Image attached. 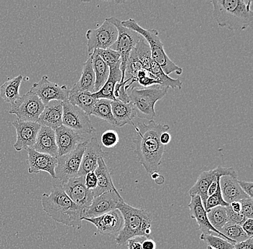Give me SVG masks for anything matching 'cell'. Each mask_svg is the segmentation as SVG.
<instances>
[{"instance_id":"cell-1","label":"cell","mask_w":253,"mask_h":249,"mask_svg":"<svg viewBox=\"0 0 253 249\" xmlns=\"http://www.w3.org/2000/svg\"><path fill=\"white\" fill-rule=\"evenodd\" d=\"M134 128L137 134L133 143L137 160L148 174L158 172L166 148L165 145L161 144L160 137L167 132L170 127L150 121L148 124H138Z\"/></svg>"},{"instance_id":"cell-2","label":"cell","mask_w":253,"mask_h":249,"mask_svg":"<svg viewBox=\"0 0 253 249\" xmlns=\"http://www.w3.org/2000/svg\"><path fill=\"white\" fill-rule=\"evenodd\" d=\"M41 203L45 213L57 223L82 228L83 213L65 193L62 185H53L50 194L42 195Z\"/></svg>"},{"instance_id":"cell-3","label":"cell","mask_w":253,"mask_h":249,"mask_svg":"<svg viewBox=\"0 0 253 249\" xmlns=\"http://www.w3.org/2000/svg\"><path fill=\"white\" fill-rule=\"evenodd\" d=\"M213 16L221 28L231 31H245L252 26L253 1L248 0H213Z\"/></svg>"},{"instance_id":"cell-4","label":"cell","mask_w":253,"mask_h":249,"mask_svg":"<svg viewBox=\"0 0 253 249\" xmlns=\"http://www.w3.org/2000/svg\"><path fill=\"white\" fill-rule=\"evenodd\" d=\"M117 209L121 213L124 220L123 228L115 239L118 246L126 245L129 239L135 236L149 238L151 234V219L146 211L132 207L125 201L118 203Z\"/></svg>"},{"instance_id":"cell-5","label":"cell","mask_w":253,"mask_h":249,"mask_svg":"<svg viewBox=\"0 0 253 249\" xmlns=\"http://www.w3.org/2000/svg\"><path fill=\"white\" fill-rule=\"evenodd\" d=\"M122 25L126 28L135 31L146 40L150 47L152 58L161 66L166 75H169L172 72H175L177 75H181L183 69L174 64L166 54L164 44L158 36L159 33L158 31L156 29H145L139 25L135 20L131 18L122 21Z\"/></svg>"},{"instance_id":"cell-6","label":"cell","mask_w":253,"mask_h":249,"mask_svg":"<svg viewBox=\"0 0 253 249\" xmlns=\"http://www.w3.org/2000/svg\"><path fill=\"white\" fill-rule=\"evenodd\" d=\"M168 91L169 88L156 85L142 89L133 86L127 91L129 103L133 106L137 117L153 121L156 116L155 105L165 97Z\"/></svg>"},{"instance_id":"cell-7","label":"cell","mask_w":253,"mask_h":249,"mask_svg":"<svg viewBox=\"0 0 253 249\" xmlns=\"http://www.w3.org/2000/svg\"><path fill=\"white\" fill-rule=\"evenodd\" d=\"M107 21L115 25L118 30V35L116 42L110 47V49L118 52L120 54V70L122 72L121 82L124 81L125 75L128 58L131 52L135 48L137 44L144 39L138 33L132 30L126 28L122 25L121 20L116 17L106 18Z\"/></svg>"},{"instance_id":"cell-8","label":"cell","mask_w":253,"mask_h":249,"mask_svg":"<svg viewBox=\"0 0 253 249\" xmlns=\"http://www.w3.org/2000/svg\"><path fill=\"white\" fill-rule=\"evenodd\" d=\"M88 140L81 143L72 152L57 157V165L55 168V179L65 182L71 178L78 176L82 157L86 149Z\"/></svg>"},{"instance_id":"cell-9","label":"cell","mask_w":253,"mask_h":249,"mask_svg":"<svg viewBox=\"0 0 253 249\" xmlns=\"http://www.w3.org/2000/svg\"><path fill=\"white\" fill-rule=\"evenodd\" d=\"M45 106L36 94L29 91L11 105L9 113L17 119L31 122H38Z\"/></svg>"},{"instance_id":"cell-10","label":"cell","mask_w":253,"mask_h":249,"mask_svg":"<svg viewBox=\"0 0 253 249\" xmlns=\"http://www.w3.org/2000/svg\"><path fill=\"white\" fill-rule=\"evenodd\" d=\"M63 126L82 135H91L96 132L89 116L83 110L71 105L68 100L63 102Z\"/></svg>"},{"instance_id":"cell-11","label":"cell","mask_w":253,"mask_h":249,"mask_svg":"<svg viewBox=\"0 0 253 249\" xmlns=\"http://www.w3.org/2000/svg\"><path fill=\"white\" fill-rule=\"evenodd\" d=\"M118 35L116 27L106 19L99 28L88 30L86 37L88 54L97 49L110 48L116 42Z\"/></svg>"},{"instance_id":"cell-12","label":"cell","mask_w":253,"mask_h":249,"mask_svg":"<svg viewBox=\"0 0 253 249\" xmlns=\"http://www.w3.org/2000/svg\"><path fill=\"white\" fill-rule=\"evenodd\" d=\"M63 188L69 198L77 205L83 213L84 217L94 199L92 190L85 185L84 177L77 176L63 182ZM83 217V218H84Z\"/></svg>"},{"instance_id":"cell-13","label":"cell","mask_w":253,"mask_h":249,"mask_svg":"<svg viewBox=\"0 0 253 249\" xmlns=\"http://www.w3.org/2000/svg\"><path fill=\"white\" fill-rule=\"evenodd\" d=\"M30 91L36 94L45 106L51 101L64 102L68 100L70 89L66 85L59 86L50 81L47 75H43L39 82L33 85Z\"/></svg>"},{"instance_id":"cell-14","label":"cell","mask_w":253,"mask_h":249,"mask_svg":"<svg viewBox=\"0 0 253 249\" xmlns=\"http://www.w3.org/2000/svg\"><path fill=\"white\" fill-rule=\"evenodd\" d=\"M218 175H221L223 176H237L236 170L233 168L217 167L215 169L201 173L200 176L197 178V182L189 190V193L191 196L198 195L200 197L204 207L208 198L207 193H208L209 187L212 183L214 178Z\"/></svg>"},{"instance_id":"cell-15","label":"cell","mask_w":253,"mask_h":249,"mask_svg":"<svg viewBox=\"0 0 253 249\" xmlns=\"http://www.w3.org/2000/svg\"><path fill=\"white\" fill-rule=\"evenodd\" d=\"M12 124L17 135V140L13 146L15 150L20 152L23 149L27 150L28 148H33L41 127L39 123L15 119Z\"/></svg>"},{"instance_id":"cell-16","label":"cell","mask_w":253,"mask_h":249,"mask_svg":"<svg viewBox=\"0 0 253 249\" xmlns=\"http://www.w3.org/2000/svg\"><path fill=\"white\" fill-rule=\"evenodd\" d=\"M124 201L118 191H108L96 197L87 210L84 217L92 218L101 216L117 209L118 203ZM83 220V219H82Z\"/></svg>"},{"instance_id":"cell-17","label":"cell","mask_w":253,"mask_h":249,"mask_svg":"<svg viewBox=\"0 0 253 249\" xmlns=\"http://www.w3.org/2000/svg\"><path fill=\"white\" fill-rule=\"evenodd\" d=\"M190 216L191 218L195 219L197 220V224L199 225V231H202V234H212L213 233H216L219 237L222 238L228 241L229 243L235 245V243L230 240L228 238L226 237L222 233L215 229L209 221L207 217V213L205 211V207L202 204V200L200 197L198 195L191 196V202L189 204Z\"/></svg>"},{"instance_id":"cell-18","label":"cell","mask_w":253,"mask_h":249,"mask_svg":"<svg viewBox=\"0 0 253 249\" xmlns=\"http://www.w3.org/2000/svg\"><path fill=\"white\" fill-rule=\"evenodd\" d=\"M83 220L92 223L96 227L98 232L105 236L118 234L124 223L123 215L118 209L114 210L101 216L92 218L84 217Z\"/></svg>"},{"instance_id":"cell-19","label":"cell","mask_w":253,"mask_h":249,"mask_svg":"<svg viewBox=\"0 0 253 249\" xmlns=\"http://www.w3.org/2000/svg\"><path fill=\"white\" fill-rule=\"evenodd\" d=\"M108 154V152L102 150V144L98 139L96 137H91L88 140L86 149L84 152L78 176L84 177L87 173L94 172L97 168L98 160L99 158H104Z\"/></svg>"},{"instance_id":"cell-20","label":"cell","mask_w":253,"mask_h":249,"mask_svg":"<svg viewBox=\"0 0 253 249\" xmlns=\"http://www.w3.org/2000/svg\"><path fill=\"white\" fill-rule=\"evenodd\" d=\"M27 152L29 165L28 173L37 174L41 171L46 172L52 178L55 179V168L57 165V158L37 152L33 148H28Z\"/></svg>"},{"instance_id":"cell-21","label":"cell","mask_w":253,"mask_h":249,"mask_svg":"<svg viewBox=\"0 0 253 249\" xmlns=\"http://www.w3.org/2000/svg\"><path fill=\"white\" fill-rule=\"evenodd\" d=\"M55 134L58 156L72 152L79 144L88 140L82 134L63 125L55 129Z\"/></svg>"},{"instance_id":"cell-22","label":"cell","mask_w":253,"mask_h":249,"mask_svg":"<svg viewBox=\"0 0 253 249\" xmlns=\"http://www.w3.org/2000/svg\"><path fill=\"white\" fill-rule=\"evenodd\" d=\"M63 102L51 101L45 106L38 123L41 126L55 130L62 126Z\"/></svg>"},{"instance_id":"cell-23","label":"cell","mask_w":253,"mask_h":249,"mask_svg":"<svg viewBox=\"0 0 253 249\" xmlns=\"http://www.w3.org/2000/svg\"><path fill=\"white\" fill-rule=\"evenodd\" d=\"M33 149L40 153L58 157V146L55 141V130L41 126Z\"/></svg>"},{"instance_id":"cell-24","label":"cell","mask_w":253,"mask_h":249,"mask_svg":"<svg viewBox=\"0 0 253 249\" xmlns=\"http://www.w3.org/2000/svg\"><path fill=\"white\" fill-rule=\"evenodd\" d=\"M219 185L223 199L229 205L232 202L240 201L250 198L243 191L239 185L237 176H222L220 178Z\"/></svg>"},{"instance_id":"cell-25","label":"cell","mask_w":253,"mask_h":249,"mask_svg":"<svg viewBox=\"0 0 253 249\" xmlns=\"http://www.w3.org/2000/svg\"><path fill=\"white\" fill-rule=\"evenodd\" d=\"M111 107L115 121V127H123L126 124L133 127L135 126L133 121L137 117V113L130 103H123L118 100L112 101Z\"/></svg>"},{"instance_id":"cell-26","label":"cell","mask_w":253,"mask_h":249,"mask_svg":"<svg viewBox=\"0 0 253 249\" xmlns=\"http://www.w3.org/2000/svg\"><path fill=\"white\" fill-rule=\"evenodd\" d=\"M96 178H97V186L92 190L94 198L102 195V193L108 191H118L113 181L108 168L104 162V158L98 160L97 168L94 170Z\"/></svg>"},{"instance_id":"cell-27","label":"cell","mask_w":253,"mask_h":249,"mask_svg":"<svg viewBox=\"0 0 253 249\" xmlns=\"http://www.w3.org/2000/svg\"><path fill=\"white\" fill-rule=\"evenodd\" d=\"M122 80V72L120 70V62L115 66L110 68V74L104 86L97 92L93 93L91 96L96 99H107L115 101L114 91L117 83Z\"/></svg>"},{"instance_id":"cell-28","label":"cell","mask_w":253,"mask_h":249,"mask_svg":"<svg viewBox=\"0 0 253 249\" xmlns=\"http://www.w3.org/2000/svg\"><path fill=\"white\" fill-rule=\"evenodd\" d=\"M95 80L96 78L93 69L92 58L91 55H88V60L84 64L80 78L70 90L75 91H87L93 94L94 92Z\"/></svg>"},{"instance_id":"cell-29","label":"cell","mask_w":253,"mask_h":249,"mask_svg":"<svg viewBox=\"0 0 253 249\" xmlns=\"http://www.w3.org/2000/svg\"><path fill=\"white\" fill-rule=\"evenodd\" d=\"M23 79V75H19L12 79L9 78L0 86V97L4 102L12 105L20 97L19 90Z\"/></svg>"},{"instance_id":"cell-30","label":"cell","mask_w":253,"mask_h":249,"mask_svg":"<svg viewBox=\"0 0 253 249\" xmlns=\"http://www.w3.org/2000/svg\"><path fill=\"white\" fill-rule=\"evenodd\" d=\"M97 99L91 96V93L87 91H69L68 101L71 105L79 107L88 116L91 115V110Z\"/></svg>"},{"instance_id":"cell-31","label":"cell","mask_w":253,"mask_h":249,"mask_svg":"<svg viewBox=\"0 0 253 249\" xmlns=\"http://www.w3.org/2000/svg\"><path fill=\"white\" fill-rule=\"evenodd\" d=\"M92 58L93 69L95 74L94 92H97L104 86L110 74V68L104 63L101 57L97 54L96 50L91 53Z\"/></svg>"},{"instance_id":"cell-32","label":"cell","mask_w":253,"mask_h":249,"mask_svg":"<svg viewBox=\"0 0 253 249\" xmlns=\"http://www.w3.org/2000/svg\"><path fill=\"white\" fill-rule=\"evenodd\" d=\"M111 102L112 101L107 99H97L91 110V115L107 121L111 125L115 127V121L112 114Z\"/></svg>"},{"instance_id":"cell-33","label":"cell","mask_w":253,"mask_h":249,"mask_svg":"<svg viewBox=\"0 0 253 249\" xmlns=\"http://www.w3.org/2000/svg\"><path fill=\"white\" fill-rule=\"evenodd\" d=\"M207 213V217L211 225L215 229L221 232L223 227L228 223L225 207L217 206L210 210Z\"/></svg>"},{"instance_id":"cell-34","label":"cell","mask_w":253,"mask_h":249,"mask_svg":"<svg viewBox=\"0 0 253 249\" xmlns=\"http://www.w3.org/2000/svg\"><path fill=\"white\" fill-rule=\"evenodd\" d=\"M221 233L230 240L233 241L235 244L249 239L248 235L243 231L241 225L234 223H227L223 227Z\"/></svg>"},{"instance_id":"cell-35","label":"cell","mask_w":253,"mask_h":249,"mask_svg":"<svg viewBox=\"0 0 253 249\" xmlns=\"http://www.w3.org/2000/svg\"><path fill=\"white\" fill-rule=\"evenodd\" d=\"M201 241H204L208 247L216 249H234V245L226 241L225 239L212 234H202L200 236Z\"/></svg>"},{"instance_id":"cell-36","label":"cell","mask_w":253,"mask_h":249,"mask_svg":"<svg viewBox=\"0 0 253 249\" xmlns=\"http://www.w3.org/2000/svg\"><path fill=\"white\" fill-rule=\"evenodd\" d=\"M95 50L109 68L115 66L120 62V54L115 50L110 48L104 49V50L97 49Z\"/></svg>"},{"instance_id":"cell-37","label":"cell","mask_w":253,"mask_h":249,"mask_svg":"<svg viewBox=\"0 0 253 249\" xmlns=\"http://www.w3.org/2000/svg\"><path fill=\"white\" fill-rule=\"evenodd\" d=\"M228 206V203H226L224 199H223L222 195H221V193L220 185H219L216 191L207 198V201H206L205 209L207 212H208L210 210L217 207V206L227 207Z\"/></svg>"},{"instance_id":"cell-38","label":"cell","mask_w":253,"mask_h":249,"mask_svg":"<svg viewBox=\"0 0 253 249\" xmlns=\"http://www.w3.org/2000/svg\"><path fill=\"white\" fill-rule=\"evenodd\" d=\"M119 141H120V137L118 132L112 129L105 131L101 137V144L109 149L115 147L118 145Z\"/></svg>"},{"instance_id":"cell-39","label":"cell","mask_w":253,"mask_h":249,"mask_svg":"<svg viewBox=\"0 0 253 249\" xmlns=\"http://www.w3.org/2000/svg\"><path fill=\"white\" fill-rule=\"evenodd\" d=\"M129 80H125L123 82H119L117 83L114 91V97L115 100L120 101L123 103H129V98L128 96L127 91L126 89V86L129 83Z\"/></svg>"},{"instance_id":"cell-40","label":"cell","mask_w":253,"mask_h":249,"mask_svg":"<svg viewBox=\"0 0 253 249\" xmlns=\"http://www.w3.org/2000/svg\"><path fill=\"white\" fill-rule=\"evenodd\" d=\"M225 209L226 212H227L228 223H234V224L241 225L242 226V225L243 224V223L246 220L244 215L241 213L234 212L229 205L227 207H225Z\"/></svg>"},{"instance_id":"cell-41","label":"cell","mask_w":253,"mask_h":249,"mask_svg":"<svg viewBox=\"0 0 253 249\" xmlns=\"http://www.w3.org/2000/svg\"><path fill=\"white\" fill-rule=\"evenodd\" d=\"M241 203V213L246 219L253 218V198H248L240 201Z\"/></svg>"},{"instance_id":"cell-42","label":"cell","mask_w":253,"mask_h":249,"mask_svg":"<svg viewBox=\"0 0 253 249\" xmlns=\"http://www.w3.org/2000/svg\"><path fill=\"white\" fill-rule=\"evenodd\" d=\"M84 182L86 188L90 190H94L97 186V178L94 172H90L84 176Z\"/></svg>"},{"instance_id":"cell-43","label":"cell","mask_w":253,"mask_h":249,"mask_svg":"<svg viewBox=\"0 0 253 249\" xmlns=\"http://www.w3.org/2000/svg\"><path fill=\"white\" fill-rule=\"evenodd\" d=\"M145 239L147 238L145 236H135L129 239L126 242L128 249H142V244Z\"/></svg>"},{"instance_id":"cell-44","label":"cell","mask_w":253,"mask_h":249,"mask_svg":"<svg viewBox=\"0 0 253 249\" xmlns=\"http://www.w3.org/2000/svg\"><path fill=\"white\" fill-rule=\"evenodd\" d=\"M239 185L241 187L243 191L250 198L253 197V183L252 182H246V181L238 180Z\"/></svg>"},{"instance_id":"cell-45","label":"cell","mask_w":253,"mask_h":249,"mask_svg":"<svg viewBox=\"0 0 253 249\" xmlns=\"http://www.w3.org/2000/svg\"><path fill=\"white\" fill-rule=\"evenodd\" d=\"M243 231L248 235V237H253V219H246L243 224L242 225Z\"/></svg>"},{"instance_id":"cell-46","label":"cell","mask_w":253,"mask_h":249,"mask_svg":"<svg viewBox=\"0 0 253 249\" xmlns=\"http://www.w3.org/2000/svg\"><path fill=\"white\" fill-rule=\"evenodd\" d=\"M234 248L235 249H253V237L249 238L242 242L237 243L234 245Z\"/></svg>"},{"instance_id":"cell-47","label":"cell","mask_w":253,"mask_h":249,"mask_svg":"<svg viewBox=\"0 0 253 249\" xmlns=\"http://www.w3.org/2000/svg\"><path fill=\"white\" fill-rule=\"evenodd\" d=\"M223 176L221 175H218L216 177L213 179L212 183L211 184V185L209 187L208 190V197L210 196V195H213L215 192L217 190L218 187L219 186V181H220V178L222 177Z\"/></svg>"},{"instance_id":"cell-48","label":"cell","mask_w":253,"mask_h":249,"mask_svg":"<svg viewBox=\"0 0 253 249\" xmlns=\"http://www.w3.org/2000/svg\"><path fill=\"white\" fill-rule=\"evenodd\" d=\"M142 249H156V244L153 239L147 238L142 244Z\"/></svg>"},{"instance_id":"cell-49","label":"cell","mask_w":253,"mask_h":249,"mask_svg":"<svg viewBox=\"0 0 253 249\" xmlns=\"http://www.w3.org/2000/svg\"><path fill=\"white\" fill-rule=\"evenodd\" d=\"M170 140H171V135L168 132L161 134V137H160V141H161V144L165 145V146L170 143Z\"/></svg>"},{"instance_id":"cell-50","label":"cell","mask_w":253,"mask_h":249,"mask_svg":"<svg viewBox=\"0 0 253 249\" xmlns=\"http://www.w3.org/2000/svg\"><path fill=\"white\" fill-rule=\"evenodd\" d=\"M232 208V211L235 213H241V203L240 201L232 202L229 204Z\"/></svg>"},{"instance_id":"cell-51","label":"cell","mask_w":253,"mask_h":249,"mask_svg":"<svg viewBox=\"0 0 253 249\" xmlns=\"http://www.w3.org/2000/svg\"><path fill=\"white\" fill-rule=\"evenodd\" d=\"M207 249H213V248H211V247H208V246H207Z\"/></svg>"},{"instance_id":"cell-52","label":"cell","mask_w":253,"mask_h":249,"mask_svg":"<svg viewBox=\"0 0 253 249\" xmlns=\"http://www.w3.org/2000/svg\"></svg>"}]
</instances>
